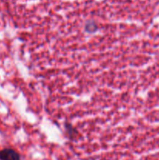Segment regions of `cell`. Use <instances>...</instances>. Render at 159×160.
<instances>
[{"label":"cell","mask_w":159,"mask_h":160,"mask_svg":"<svg viewBox=\"0 0 159 160\" xmlns=\"http://www.w3.org/2000/svg\"><path fill=\"white\" fill-rule=\"evenodd\" d=\"M0 160H20V156L14 150L4 149L0 152Z\"/></svg>","instance_id":"obj_1"}]
</instances>
